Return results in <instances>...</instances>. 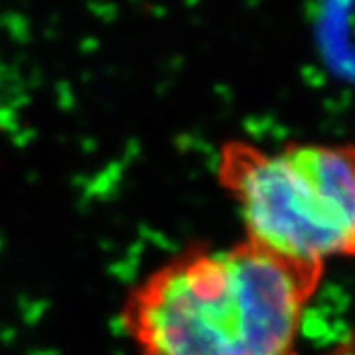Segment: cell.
<instances>
[{
  "instance_id": "cell-1",
  "label": "cell",
  "mask_w": 355,
  "mask_h": 355,
  "mask_svg": "<svg viewBox=\"0 0 355 355\" xmlns=\"http://www.w3.org/2000/svg\"><path fill=\"white\" fill-rule=\"evenodd\" d=\"M322 277L247 241L190 249L128 292L123 322L140 355H298Z\"/></svg>"
},
{
  "instance_id": "cell-2",
  "label": "cell",
  "mask_w": 355,
  "mask_h": 355,
  "mask_svg": "<svg viewBox=\"0 0 355 355\" xmlns=\"http://www.w3.org/2000/svg\"><path fill=\"white\" fill-rule=\"evenodd\" d=\"M217 176L237 205L245 241L288 265L324 272L355 257V144L221 146Z\"/></svg>"
}]
</instances>
